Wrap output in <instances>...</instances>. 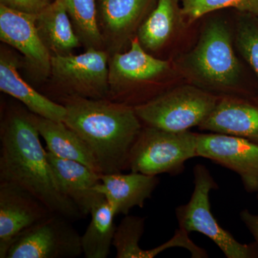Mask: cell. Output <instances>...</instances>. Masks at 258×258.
Here are the masks:
<instances>
[{
    "instance_id": "19",
    "label": "cell",
    "mask_w": 258,
    "mask_h": 258,
    "mask_svg": "<svg viewBox=\"0 0 258 258\" xmlns=\"http://www.w3.org/2000/svg\"><path fill=\"white\" fill-rule=\"evenodd\" d=\"M91 222L81 236L83 254L86 258H106L113 246L115 215L113 208L102 197L91 209Z\"/></svg>"
},
{
    "instance_id": "12",
    "label": "cell",
    "mask_w": 258,
    "mask_h": 258,
    "mask_svg": "<svg viewBox=\"0 0 258 258\" xmlns=\"http://www.w3.org/2000/svg\"><path fill=\"white\" fill-rule=\"evenodd\" d=\"M198 127L258 144V98H219L213 111Z\"/></svg>"
},
{
    "instance_id": "22",
    "label": "cell",
    "mask_w": 258,
    "mask_h": 258,
    "mask_svg": "<svg viewBox=\"0 0 258 258\" xmlns=\"http://www.w3.org/2000/svg\"><path fill=\"white\" fill-rule=\"evenodd\" d=\"M75 30L88 48L100 49L103 38L97 23L95 0H62Z\"/></svg>"
},
{
    "instance_id": "20",
    "label": "cell",
    "mask_w": 258,
    "mask_h": 258,
    "mask_svg": "<svg viewBox=\"0 0 258 258\" xmlns=\"http://www.w3.org/2000/svg\"><path fill=\"white\" fill-rule=\"evenodd\" d=\"M152 0H100L103 26L112 39H124L133 31Z\"/></svg>"
},
{
    "instance_id": "17",
    "label": "cell",
    "mask_w": 258,
    "mask_h": 258,
    "mask_svg": "<svg viewBox=\"0 0 258 258\" xmlns=\"http://www.w3.org/2000/svg\"><path fill=\"white\" fill-rule=\"evenodd\" d=\"M33 119L40 137L46 144L47 152L61 159L79 161L101 174L88 144L64 122L47 119L35 114Z\"/></svg>"
},
{
    "instance_id": "10",
    "label": "cell",
    "mask_w": 258,
    "mask_h": 258,
    "mask_svg": "<svg viewBox=\"0 0 258 258\" xmlns=\"http://www.w3.org/2000/svg\"><path fill=\"white\" fill-rule=\"evenodd\" d=\"M37 16L0 4V39L23 54L38 79H45L51 75L52 55L37 30Z\"/></svg>"
},
{
    "instance_id": "18",
    "label": "cell",
    "mask_w": 258,
    "mask_h": 258,
    "mask_svg": "<svg viewBox=\"0 0 258 258\" xmlns=\"http://www.w3.org/2000/svg\"><path fill=\"white\" fill-rule=\"evenodd\" d=\"M36 25L42 41L53 55H69L81 45L62 0H55L37 15Z\"/></svg>"
},
{
    "instance_id": "28",
    "label": "cell",
    "mask_w": 258,
    "mask_h": 258,
    "mask_svg": "<svg viewBox=\"0 0 258 258\" xmlns=\"http://www.w3.org/2000/svg\"><path fill=\"white\" fill-rule=\"evenodd\" d=\"M258 194V193H257ZM257 198H258V196H257Z\"/></svg>"
},
{
    "instance_id": "24",
    "label": "cell",
    "mask_w": 258,
    "mask_h": 258,
    "mask_svg": "<svg viewBox=\"0 0 258 258\" xmlns=\"http://www.w3.org/2000/svg\"><path fill=\"white\" fill-rule=\"evenodd\" d=\"M228 8L258 20V0H182L181 14L191 23L215 10Z\"/></svg>"
},
{
    "instance_id": "13",
    "label": "cell",
    "mask_w": 258,
    "mask_h": 258,
    "mask_svg": "<svg viewBox=\"0 0 258 258\" xmlns=\"http://www.w3.org/2000/svg\"><path fill=\"white\" fill-rule=\"evenodd\" d=\"M169 69L166 61L149 55L138 37L133 39L130 50L113 56L109 63L110 95L121 97L129 83L142 82L156 79Z\"/></svg>"
},
{
    "instance_id": "26",
    "label": "cell",
    "mask_w": 258,
    "mask_h": 258,
    "mask_svg": "<svg viewBox=\"0 0 258 258\" xmlns=\"http://www.w3.org/2000/svg\"><path fill=\"white\" fill-rule=\"evenodd\" d=\"M0 4L7 8L28 13L37 15L50 4V0H0Z\"/></svg>"
},
{
    "instance_id": "21",
    "label": "cell",
    "mask_w": 258,
    "mask_h": 258,
    "mask_svg": "<svg viewBox=\"0 0 258 258\" xmlns=\"http://www.w3.org/2000/svg\"><path fill=\"white\" fill-rule=\"evenodd\" d=\"M179 13L176 0H158L155 9L139 28L142 47L152 51L161 48L174 32Z\"/></svg>"
},
{
    "instance_id": "2",
    "label": "cell",
    "mask_w": 258,
    "mask_h": 258,
    "mask_svg": "<svg viewBox=\"0 0 258 258\" xmlns=\"http://www.w3.org/2000/svg\"><path fill=\"white\" fill-rule=\"evenodd\" d=\"M64 123L85 141L102 174L128 169L129 154L143 125L133 106L108 98L64 97Z\"/></svg>"
},
{
    "instance_id": "9",
    "label": "cell",
    "mask_w": 258,
    "mask_h": 258,
    "mask_svg": "<svg viewBox=\"0 0 258 258\" xmlns=\"http://www.w3.org/2000/svg\"><path fill=\"white\" fill-rule=\"evenodd\" d=\"M197 154L235 171L246 191L258 193L257 143L227 134H198Z\"/></svg>"
},
{
    "instance_id": "3",
    "label": "cell",
    "mask_w": 258,
    "mask_h": 258,
    "mask_svg": "<svg viewBox=\"0 0 258 258\" xmlns=\"http://www.w3.org/2000/svg\"><path fill=\"white\" fill-rule=\"evenodd\" d=\"M219 98L201 88L183 86L153 97L134 108L145 126L181 132L201 124Z\"/></svg>"
},
{
    "instance_id": "15",
    "label": "cell",
    "mask_w": 258,
    "mask_h": 258,
    "mask_svg": "<svg viewBox=\"0 0 258 258\" xmlns=\"http://www.w3.org/2000/svg\"><path fill=\"white\" fill-rule=\"evenodd\" d=\"M47 154L61 191L83 216L90 215L93 205L103 197L95 189L101 182L102 174L79 161L61 159L48 152Z\"/></svg>"
},
{
    "instance_id": "14",
    "label": "cell",
    "mask_w": 258,
    "mask_h": 258,
    "mask_svg": "<svg viewBox=\"0 0 258 258\" xmlns=\"http://www.w3.org/2000/svg\"><path fill=\"white\" fill-rule=\"evenodd\" d=\"M157 176L131 171L102 174L101 182L95 189L106 199L115 215H128L135 207L143 208L159 184Z\"/></svg>"
},
{
    "instance_id": "27",
    "label": "cell",
    "mask_w": 258,
    "mask_h": 258,
    "mask_svg": "<svg viewBox=\"0 0 258 258\" xmlns=\"http://www.w3.org/2000/svg\"><path fill=\"white\" fill-rule=\"evenodd\" d=\"M240 217L250 233L253 236L258 247V215L251 213L248 210L240 212Z\"/></svg>"
},
{
    "instance_id": "8",
    "label": "cell",
    "mask_w": 258,
    "mask_h": 258,
    "mask_svg": "<svg viewBox=\"0 0 258 258\" xmlns=\"http://www.w3.org/2000/svg\"><path fill=\"white\" fill-rule=\"evenodd\" d=\"M191 64L204 79L215 86H232L240 75L230 34L222 22L207 25L191 55Z\"/></svg>"
},
{
    "instance_id": "16",
    "label": "cell",
    "mask_w": 258,
    "mask_h": 258,
    "mask_svg": "<svg viewBox=\"0 0 258 258\" xmlns=\"http://www.w3.org/2000/svg\"><path fill=\"white\" fill-rule=\"evenodd\" d=\"M18 60L2 50L0 56V90L18 100L29 111L42 118L63 122L66 108L34 89L18 72Z\"/></svg>"
},
{
    "instance_id": "4",
    "label": "cell",
    "mask_w": 258,
    "mask_h": 258,
    "mask_svg": "<svg viewBox=\"0 0 258 258\" xmlns=\"http://www.w3.org/2000/svg\"><path fill=\"white\" fill-rule=\"evenodd\" d=\"M198 136L143 125L129 154L128 169L152 176L181 174L184 163L198 157Z\"/></svg>"
},
{
    "instance_id": "6",
    "label": "cell",
    "mask_w": 258,
    "mask_h": 258,
    "mask_svg": "<svg viewBox=\"0 0 258 258\" xmlns=\"http://www.w3.org/2000/svg\"><path fill=\"white\" fill-rule=\"evenodd\" d=\"M51 75L64 97L104 99L111 93L108 55L101 49L91 47L80 55H52Z\"/></svg>"
},
{
    "instance_id": "23",
    "label": "cell",
    "mask_w": 258,
    "mask_h": 258,
    "mask_svg": "<svg viewBox=\"0 0 258 258\" xmlns=\"http://www.w3.org/2000/svg\"><path fill=\"white\" fill-rule=\"evenodd\" d=\"M145 219L125 215L115 227L113 246L116 258H148V249L141 248L139 241L144 232Z\"/></svg>"
},
{
    "instance_id": "7",
    "label": "cell",
    "mask_w": 258,
    "mask_h": 258,
    "mask_svg": "<svg viewBox=\"0 0 258 258\" xmlns=\"http://www.w3.org/2000/svg\"><path fill=\"white\" fill-rule=\"evenodd\" d=\"M67 217L52 213L25 230L6 258H76L83 254L81 236Z\"/></svg>"
},
{
    "instance_id": "1",
    "label": "cell",
    "mask_w": 258,
    "mask_h": 258,
    "mask_svg": "<svg viewBox=\"0 0 258 258\" xmlns=\"http://www.w3.org/2000/svg\"><path fill=\"white\" fill-rule=\"evenodd\" d=\"M40 137L33 113L19 107L7 111L0 130V182L23 188L71 221L83 218L61 191Z\"/></svg>"
},
{
    "instance_id": "11",
    "label": "cell",
    "mask_w": 258,
    "mask_h": 258,
    "mask_svg": "<svg viewBox=\"0 0 258 258\" xmlns=\"http://www.w3.org/2000/svg\"><path fill=\"white\" fill-rule=\"evenodd\" d=\"M52 213L26 190L0 182V258L7 257L10 246L23 232Z\"/></svg>"
},
{
    "instance_id": "5",
    "label": "cell",
    "mask_w": 258,
    "mask_h": 258,
    "mask_svg": "<svg viewBox=\"0 0 258 258\" xmlns=\"http://www.w3.org/2000/svg\"><path fill=\"white\" fill-rule=\"evenodd\" d=\"M195 189L189 203L176 209L179 229L187 233L198 232L213 241L227 258L258 257L257 244H242L230 232L222 228L212 213L210 193L216 189L215 182L206 166L198 164L193 170Z\"/></svg>"
},
{
    "instance_id": "25",
    "label": "cell",
    "mask_w": 258,
    "mask_h": 258,
    "mask_svg": "<svg viewBox=\"0 0 258 258\" xmlns=\"http://www.w3.org/2000/svg\"><path fill=\"white\" fill-rule=\"evenodd\" d=\"M245 15L238 24L236 41L241 55L253 71L258 81V20Z\"/></svg>"
}]
</instances>
